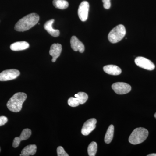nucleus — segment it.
<instances>
[{"label": "nucleus", "instance_id": "1", "mask_svg": "<svg viewBox=\"0 0 156 156\" xmlns=\"http://www.w3.org/2000/svg\"><path fill=\"white\" fill-rule=\"evenodd\" d=\"M40 19L39 15L32 13L23 17L15 24L14 29L17 31L23 32L30 29L38 23Z\"/></svg>", "mask_w": 156, "mask_h": 156}, {"label": "nucleus", "instance_id": "2", "mask_svg": "<svg viewBox=\"0 0 156 156\" xmlns=\"http://www.w3.org/2000/svg\"><path fill=\"white\" fill-rule=\"evenodd\" d=\"M27 98V95L23 92H17L10 98L7 104L9 110L14 112H18L21 111L23 104Z\"/></svg>", "mask_w": 156, "mask_h": 156}, {"label": "nucleus", "instance_id": "3", "mask_svg": "<svg viewBox=\"0 0 156 156\" xmlns=\"http://www.w3.org/2000/svg\"><path fill=\"white\" fill-rule=\"evenodd\" d=\"M148 131L145 128H138L134 129L129 137V141L132 144L142 143L147 138Z\"/></svg>", "mask_w": 156, "mask_h": 156}, {"label": "nucleus", "instance_id": "4", "mask_svg": "<svg viewBox=\"0 0 156 156\" xmlns=\"http://www.w3.org/2000/svg\"><path fill=\"white\" fill-rule=\"evenodd\" d=\"M126 34L125 26L120 24L113 29L108 34L109 41L112 44H115L120 41Z\"/></svg>", "mask_w": 156, "mask_h": 156}, {"label": "nucleus", "instance_id": "5", "mask_svg": "<svg viewBox=\"0 0 156 156\" xmlns=\"http://www.w3.org/2000/svg\"><path fill=\"white\" fill-rule=\"evenodd\" d=\"M112 89L117 94L124 95L131 91V87L129 84L123 82H118L112 85Z\"/></svg>", "mask_w": 156, "mask_h": 156}, {"label": "nucleus", "instance_id": "6", "mask_svg": "<svg viewBox=\"0 0 156 156\" xmlns=\"http://www.w3.org/2000/svg\"><path fill=\"white\" fill-rule=\"evenodd\" d=\"M20 73L17 69L5 70L0 73V81L11 80L19 76Z\"/></svg>", "mask_w": 156, "mask_h": 156}, {"label": "nucleus", "instance_id": "7", "mask_svg": "<svg viewBox=\"0 0 156 156\" xmlns=\"http://www.w3.org/2000/svg\"><path fill=\"white\" fill-rule=\"evenodd\" d=\"M134 61L137 66L148 70H153L155 67L154 64L151 60L145 57L139 56L135 58Z\"/></svg>", "mask_w": 156, "mask_h": 156}, {"label": "nucleus", "instance_id": "8", "mask_svg": "<svg viewBox=\"0 0 156 156\" xmlns=\"http://www.w3.org/2000/svg\"><path fill=\"white\" fill-rule=\"evenodd\" d=\"M89 9V4L87 1H83L81 3L78 9V14L81 21L84 22L88 19Z\"/></svg>", "mask_w": 156, "mask_h": 156}, {"label": "nucleus", "instance_id": "9", "mask_svg": "<svg viewBox=\"0 0 156 156\" xmlns=\"http://www.w3.org/2000/svg\"><path fill=\"white\" fill-rule=\"evenodd\" d=\"M97 120L95 119H91L87 120L84 123L81 130V133L85 136H87L90 134L96 127Z\"/></svg>", "mask_w": 156, "mask_h": 156}, {"label": "nucleus", "instance_id": "10", "mask_svg": "<svg viewBox=\"0 0 156 156\" xmlns=\"http://www.w3.org/2000/svg\"><path fill=\"white\" fill-rule=\"evenodd\" d=\"M31 135V131L30 129L28 128L23 129L21 132L20 136H17L14 138L13 140V144H12L13 147L14 148L18 147L22 140H26L28 139L30 137Z\"/></svg>", "mask_w": 156, "mask_h": 156}, {"label": "nucleus", "instance_id": "11", "mask_svg": "<svg viewBox=\"0 0 156 156\" xmlns=\"http://www.w3.org/2000/svg\"><path fill=\"white\" fill-rule=\"evenodd\" d=\"M62 51V47L60 44H54L51 46L49 53L50 56L53 57L52 62H54L56 61V59L60 56Z\"/></svg>", "mask_w": 156, "mask_h": 156}, {"label": "nucleus", "instance_id": "12", "mask_svg": "<svg viewBox=\"0 0 156 156\" xmlns=\"http://www.w3.org/2000/svg\"><path fill=\"white\" fill-rule=\"evenodd\" d=\"M70 44L71 48L74 51H78L81 53H83L85 50L84 45L76 37L74 36L72 37L70 40Z\"/></svg>", "mask_w": 156, "mask_h": 156}, {"label": "nucleus", "instance_id": "13", "mask_svg": "<svg viewBox=\"0 0 156 156\" xmlns=\"http://www.w3.org/2000/svg\"><path fill=\"white\" fill-rule=\"evenodd\" d=\"M103 70L106 73L111 75H119L122 73V69L119 66L114 65H108L103 67Z\"/></svg>", "mask_w": 156, "mask_h": 156}, {"label": "nucleus", "instance_id": "14", "mask_svg": "<svg viewBox=\"0 0 156 156\" xmlns=\"http://www.w3.org/2000/svg\"><path fill=\"white\" fill-rule=\"evenodd\" d=\"M54 22V19L50 20L45 23L44 27L45 29L48 32V33L51 36L54 37H57L59 35L60 32L58 30L54 29L52 27V25Z\"/></svg>", "mask_w": 156, "mask_h": 156}, {"label": "nucleus", "instance_id": "15", "mask_svg": "<svg viewBox=\"0 0 156 156\" xmlns=\"http://www.w3.org/2000/svg\"><path fill=\"white\" fill-rule=\"evenodd\" d=\"M29 47V44L25 41L15 42L10 46V49L13 51H18L25 50Z\"/></svg>", "mask_w": 156, "mask_h": 156}, {"label": "nucleus", "instance_id": "16", "mask_svg": "<svg viewBox=\"0 0 156 156\" xmlns=\"http://www.w3.org/2000/svg\"><path fill=\"white\" fill-rule=\"evenodd\" d=\"M37 146L35 144H30L27 146L21 151L20 156H29L34 155L37 151Z\"/></svg>", "mask_w": 156, "mask_h": 156}, {"label": "nucleus", "instance_id": "17", "mask_svg": "<svg viewBox=\"0 0 156 156\" xmlns=\"http://www.w3.org/2000/svg\"><path fill=\"white\" fill-rule=\"evenodd\" d=\"M114 132V127L113 125H110L108 127L105 136V143L108 144L112 142L113 138Z\"/></svg>", "mask_w": 156, "mask_h": 156}, {"label": "nucleus", "instance_id": "18", "mask_svg": "<svg viewBox=\"0 0 156 156\" xmlns=\"http://www.w3.org/2000/svg\"><path fill=\"white\" fill-rule=\"evenodd\" d=\"M53 3L55 8L62 10L67 9L69 5V3L65 0H53Z\"/></svg>", "mask_w": 156, "mask_h": 156}, {"label": "nucleus", "instance_id": "19", "mask_svg": "<svg viewBox=\"0 0 156 156\" xmlns=\"http://www.w3.org/2000/svg\"><path fill=\"white\" fill-rule=\"evenodd\" d=\"M76 99L80 104H83L86 103L88 99V96L87 93L84 92H79L75 95Z\"/></svg>", "mask_w": 156, "mask_h": 156}, {"label": "nucleus", "instance_id": "20", "mask_svg": "<svg viewBox=\"0 0 156 156\" xmlns=\"http://www.w3.org/2000/svg\"><path fill=\"white\" fill-rule=\"evenodd\" d=\"M97 151V144L93 141L89 144L88 147V153L89 156H95Z\"/></svg>", "mask_w": 156, "mask_h": 156}, {"label": "nucleus", "instance_id": "21", "mask_svg": "<svg viewBox=\"0 0 156 156\" xmlns=\"http://www.w3.org/2000/svg\"><path fill=\"white\" fill-rule=\"evenodd\" d=\"M68 104L70 106L73 107H75L79 106L80 104L78 103L76 99V97H70L68 101Z\"/></svg>", "mask_w": 156, "mask_h": 156}, {"label": "nucleus", "instance_id": "22", "mask_svg": "<svg viewBox=\"0 0 156 156\" xmlns=\"http://www.w3.org/2000/svg\"><path fill=\"white\" fill-rule=\"evenodd\" d=\"M57 153L58 156H69L67 153L65 151L63 148L59 146L57 148Z\"/></svg>", "mask_w": 156, "mask_h": 156}, {"label": "nucleus", "instance_id": "23", "mask_svg": "<svg viewBox=\"0 0 156 156\" xmlns=\"http://www.w3.org/2000/svg\"><path fill=\"white\" fill-rule=\"evenodd\" d=\"M103 3V7L105 9H108L110 8L111 4L110 0H102Z\"/></svg>", "mask_w": 156, "mask_h": 156}, {"label": "nucleus", "instance_id": "24", "mask_svg": "<svg viewBox=\"0 0 156 156\" xmlns=\"http://www.w3.org/2000/svg\"><path fill=\"white\" fill-rule=\"evenodd\" d=\"M8 119L7 117L2 116L0 117V126H4L8 122Z\"/></svg>", "mask_w": 156, "mask_h": 156}, {"label": "nucleus", "instance_id": "25", "mask_svg": "<svg viewBox=\"0 0 156 156\" xmlns=\"http://www.w3.org/2000/svg\"><path fill=\"white\" fill-rule=\"evenodd\" d=\"M147 156H156V154H151L147 155Z\"/></svg>", "mask_w": 156, "mask_h": 156}, {"label": "nucleus", "instance_id": "26", "mask_svg": "<svg viewBox=\"0 0 156 156\" xmlns=\"http://www.w3.org/2000/svg\"><path fill=\"white\" fill-rule=\"evenodd\" d=\"M154 117L156 119V112L155 113V114H154Z\"/></svg>", "mask_w": 156, "mask_h": 156}, {"label": "nucleus", "instance_id": "27", "mask_svg": "<svg viewBox=\"0 0 156 156\" xmlns=\"http://www.w3.org/2000/svg\"><path fill=\"white\" fill-rule=\"evenodd\" d=\"M1 147H0V152H1Z\"/></svg>", "mask_w": 156, "mask_h": 156}]
</instances>
